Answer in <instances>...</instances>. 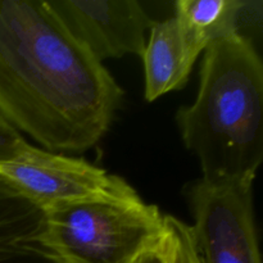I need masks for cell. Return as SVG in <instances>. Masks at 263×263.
<instances>
[{
  "label": "cell",
  "instance_id": "cell-12",
  "mask_svg": "<svg viewBox=\"0 0 263 263\" xmlns=\"http://www.w3.org/2000/svg\"><path fill=\"white\" fill-rule=\"evenodd\" d=\"M171 263H199L193 246L190 226L172 218Z\"/></svg>",
  "mask_w": 263,
  "mask_h": 263
},
{
  "label": "cell",
  "instance_id": "cell-3",
  "mask_svg": "<svg viewBox=\"0 0 263 263\" xmlns=\"http://www.w3.org/2000/svg\"><path fill=\"white\" fill-rule=\"evenodd\" d=\"M51 244L67 263H130L161 234L164 216L133 190L45 212Z\"/></svg>",
  "mask_w": 263,
  "mask_h": 263
},
{
  "label": "cell",
  "instance_id": "cell-13",
  "mask_svg": "<svg viewBox=\"0 0 263 263\" xmlns=\"http://www.w3.org/2000/svg\"><path fill=\"white\" fill-rule=\"evenodd\" d=\"M25 144L22 135L0 115V163L14 158Z\"/></svg>",
  "mask_w": 263,
  "mask_h": 263
},
{
  "label": "cell",
  "instance_id": "cell-10",
  "mask_svg": "<svg viewBox=\"0 0 263 263\" xmlns=\"http://www.w3.org/2000/svg\"><path fill=\"white\" fill-rule=\"evenodd\" d=\"M172 216H164L161 234L149 243L130 263H171Z\"/></svg>",
  "mask_w": 263,
  "mask_h": 263
},
{
  "label": "cell",
  "instance_id": "cell-8",
  "mask_svg": "<svg viewBox=\"0 0 263 263\" xmlns=\"http://www.w3.org/2000/svg\"><path fill=\"white\" fill-rule=\"evenodd\" d=\"M204 45L186 30L177 17L154 22L143 53L145 99H158L186 85L195 61Z\"/></svg>",
  "mask_w": 263,
  "mask_h": 263
},
{
  "label": "cell",
  "instance_id": "cell-1",
  "mask_svg": "<svg viewBox=\"0 0 263 263\" xmlns=\"http://www.w3.org/2000/svg\"><path fill=\"white\" fill-rule=\"evenodd\" d=\"M123 91L48 2L0 0V115L46 151L85 152Z\"/></svg>",
  "mask_w": 263,
  "mask_h": 263
},
{
  "label": "cell",
  "instance_id": "cell-4",
  "mask_svg": "<svg viewBox=\"0 0 263 263\" xmlns=\"http://www.w3.org/2000/svg\"><path fill=\"white\" fill-rule=\"evenodd\" d=\"M194 217L190 226L199 263H262L253 212V184L211 185L203 180L186 189Z\"/></svg>",
  "mask_w": 263,
  "mask_h": 263
},
{
  "label": "cell",
  "instance_id": "cell-9",
  "mask_svg": "<svg viewBox=\"0 0 263 263\" xmlns=\"http://www.w3.org/2000/svg\"><path fill=\"white\" fill-rule=\"evenodd\" d=\"M240 0H179L176 15L204 48L218 39L236 35Z\"/></svg>",
  "mask_w": 263,
  "mask_h": 263
},
{
  "label": "cell",
  "instance_id": "cell-11",
  "mask_svg": "<svg viewBox=\"0 0 263 263\" xmlns=\"http://www.w3.org/2000/svg\"><path fill=\"white\" fill-rule=\"evenodd\" d=\"M263 3L240 0L236 14V35L253 43L254 33H261Z\"/></svg>",
  "mask_w": 263,
  "mask_h": 263
},
{
  "label": "cell",
  "instance_id": "cell-6",
  "mask_svg": "<svg viewBox=\"0 0 263 263\" xmlns=\"http://www.w3.org/2000/svg\"><path fill=\"white\" fill-rule=\"evenodd\" d=\"M67 30L102 63L126 54L143 55L154 21L135 0H50Z\"/></svg>",
  "mask_w": 263,
  "mask_h": 263
},
{
  "label": "cell",
  "instance_id": "cell-2",
  "mask_svg": "<svg viewBox=\"0 0 263 263\" xmlns=\"http://www.w3.org/2000/svg\"><path fill=\"white\" fill-rule=\"evenodd\" d=\"M176 122L200 180L253 184L263 158V67L253 43L233 35L205 48L198 97Z\"/></svg>",
  "mask_w": 263,
  "mask_h": 263
},
{
  "label": "cell",
  "instance_id": "cell-7",
  "mask_svg": "<svg viewBox=\"0 0 263 263\" xmlns=\"http://www.w3.org/2000/svg\"><path fill=\"white\" fill-rule=\"evenodd\" d=\"M0 263H67L49 239L45 212L2 176Z\"/></svg>",
  "mask_w": 263,
  "mask_h": 263
},
{
  "label": "cell",
  "instance_id": "cell-5",
  "mask_svg": "<svg viewBox=\"0 0 263 263\" xmlns=\"http://www.w3.org/2000/svg\"><path fill=\"white\" fill-rule=\"evenodd\" d=\"M0 176L44 212L134 190L121 177L84 159L55 154L27 143L14 158L0 163Z\"/></svg>",
  "mask_w": 263,
  "mask_h": 263
}]
</instances>
